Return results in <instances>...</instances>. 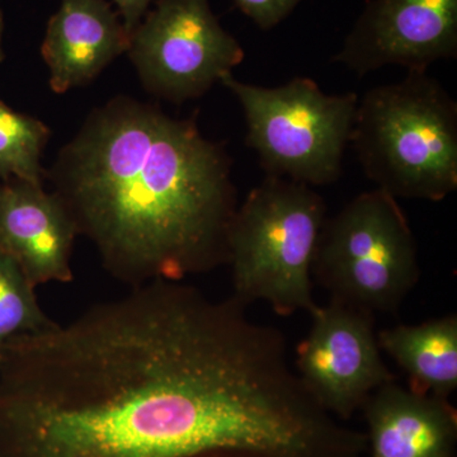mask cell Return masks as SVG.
I'll use <instances>...</instances> for the list:
<instances>
[{"mask_svg":"<svg viewBox=\"0 0 457 457\" xmlns=\"http://www.w3.org/2000/svg\"><path fill=\"white\" fill-rule=\"evenodd\" d=\"M326 213V201L309 186L266 176L231 224L233 296L245 306L270 303L282 317L312 314L318 308L312 267Z\"/></svg>","mask_w":457,"mask_h":457,"instance_id":"obj_4","label":"cell"},{"mask_svg":"<svg viewBox=\"0 0 457 457\" xmlns=\"http://www.w3.org/2000/svg\"><path fill=\"white\" fill-rule=\"evenodd\" d=\"M311 315V330L296 347L297 375L327 413L348 420L395 381L381 357L374 314L330 300Z\"/></svg>","mask_w":457,"mask_h":457,"instance_id":"obj_8","label":"cell"},{"mask_svg":"<svg viewBox=\"0 0 457 457\" xmlns=\"http://www.w3.org/2000/svg\"><path fill=\"white\" fill-rule=\"evenodd\" d=\"M457 55V0H369L333 62L363 77L387 65L425 73Z\"/></svg>","mask_w":457,"mask_h":457,"instance_id":"obj_9","label":"cell"},{"mask_svg":"<svg viewBox=\"0 0 457 457\" xmlns=\"http://www.w3.org/2000/svg\"><path fill=\"white\" fill-rule=\"evenodd\" d=\"M237 8L263 31H270L290 16L303 0H234Z\"/></svg>","mask_w":457,"mask_h":457,"instance_id":"obj_16","label":"cell"},{"mask_svg":"<svg viewBox=\"0 0 457 457\" xmlns=\"http://www.w3.org/2000/svg\"><path fill=\"white\" fill-rule=\"evenodd\" d=\"M3 32H4V14H3L2 8H0V64L5 59L4 50H3Z\"/></svg>","mask_w":457,"mask_h":457,"instance_id":"obj_18","label":"cell"},{"mask_svg":"<svg viewBox=\"0 0 457 457\" xmlns=\"http://www.w3.org/2000/svg\"><path fill=\"white\" fill-rule=\"evenodd\" d=\"M128 53L147 92L173 104L201 97L245 60L209 0H158Z\"/></svg>","mask_w":457,"mask_h":457,"instance_id":"obj_7","label":"cell"},{"mask_svg":"<svg viewBox=\"0 0 457 457\" xmlns=\"http://www.w3.org/2000/svg\"><path fill=\"white\" fill-rule=\"evenodd\" d=\"M35 288L16 262L0 251V357L16 337L55 326L42 311Z\"/></svg>","mask_w":457,"mask_h":457,"instance_id":"obj_15","label":"cell"},{"mask_svg":"<svg viewBox=\"0 0 457 457\" xmlns=\"http://www.w3.org/2000/svg\"><path fill=\"white\" fill-rule=\"evenodd\" d=\"M50 129L41 120L17 112L0 99V180H25L44 185L42 154Z\"/></svg>","mask_w":457,"mask_h":457,"instance_id":"obj_14","label":"cell"},{"mask_svg":"<svg viewBox=\"0 0 457 457\" xmlns=\"http://www.w3.org/2000/svg\"><path fill=\"white\" fill-rule=\"evenodd\" d=\"M351 143L366 177L394 198L437 203L457 188V104L411 71L359 99Z\"/></svg>","mask_w":457,"mask_h":457,"instance_id":"obj_3","label":"cell"},{"mask_svg":"<svg viewBox=\"0 0 457 457\" xmlns=\"http://www.w3.org/2000/svg\"><path fill=\"white\" fill-rule=\"evenodd\" d=\"M155 279L0 357V457H282L308 393L278 328Z\"/></svg>","mask_w":457,"mask_h":457,"instance_id":"obj_1","label":"cell"},{"mask_svg":"<svg viewBox=\"0 0 457 457\" xmlns=\"http://www.w3.org/2000/svg\"><path fill=\"white\" fill-rule=\"evenodd\" d=\"M79 236L131 287L228 262L231 159L194 119L129 97L96 108L46 173Z\"/></svg>","mask_w":457,"mask_h":457,"instance_id":"obj_2","label":"cell"},{"mask_svg":"<svg viewBox=\"0 0 457 457\" xmlns=\"http://www.w3.org/2000/svg\"><path fill=\"white\" fill-rule=\"evenodd\" d=\"M77 225L62 198L44 185L0 180V251L35 287L73 281L71 258Z\"/></svg>","mask_w":457,"mask_h":457,"instance_id":"obj_10","label":"cell"},{"mask_svg":"<svg viewBox=\"0 0 457 457\" xmlns=\"http://www.w3.org/2000/svg\"><path fill=\"white\" fill-rule=\"evenodd\" d=\"M362 408L370 457H453L457 418L449 400L393 381L375 390Z\"/></svg>","mask_w":457,"mask_h":457,"instance_id":"obj_12","label":"cell"},{"mask_svg":"<svg viewBox=\"0 0 457 457\" xmlns=\"http://www.w3.org/2000/svg\"><path fill=\"white\" fill-rule=\"evenodd\" d=\"M312 276L330 300L371 312H396L420 278L416 237L398 200L363 192L327 219Z\"/></svg>","mask_w":457,"mask_h":457,"instance_id":"obj_6","label":"cell"},{"mask_svg":"<svg viewBox=\"0 0 457 457\" xmlns=\"http://www.w3.org/2000/svg\"><path fill=\"white\" fill-rule=\"evenodd\" d=\"M220 83L242 106L246 145L257 153L266 176L309 187L341 179L359 104L356 93L326 95L303 77L269 88L228 73Z\"/></svg>","mask_w":457,"mask_h":457,"instance_id":"obj_5","label":"cell"},{"mask_svg":"<svg viewBox=\"0 0 457 457\" xmlns=\"http://www.w3.org/2000/svg\"><path fill=\"white\" fill-rule=\"evenodd\" d=\"M129 37L106 0H62L50 18L41 46L57 95L92 82L117 56Z\"/></svg>","mask_w":457,"mask_h":457,"instance_id":"obj_11","label":"cell"},{"mask_svg":"<svg viewBox=\"0 0 457 457\" xmlns=\"http://www.w3.org/2000/svg\"><path fill=\"white\" fill-rule=\"evenodd\" d=\"M380 350L404 370L414 392L447 399L457 389V317L378 333Z\"/></svg>","mask_w":457,"mask_h":457,"instance_id":"obj_13","label":"cell"},{"mask_svg":"<svg viewBox=\"0 0 457 457\" xmlns=\"http://www.w3.org/2000/svg\"><path fill=\"white\" fill-rule=\"evenodd\" d=\"M123 18V29L131 37L135 29L139 27L144 14L146 13L152 0H113Z\"/></svg>","mask_w":457,"mask_h":457,"instance_id":"obj_17","label":"cell"}]
</instances>
